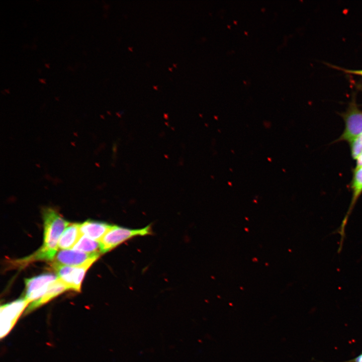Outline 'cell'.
I'll return each instance as SVG.
<instances>
[{
  "label": "cell",
  "mask_w": 362,
  "mask_h": 362,
  "mask_svg": "<svg viewBox=\"0 0 362 362\" xmlns=\"http://www.w3.org/2000/svg\"><path fill=\"white\" fill-rule=\"evenodd\" d=\"M150 226L141 229H130L117 225H112L103 237L99 241L101 253L107 252L123 242L138 236L151 233Z\"/></svg>",
  "instance_id": "2"
},
{
  "label": "cell",
  "mask_w": 362,
  "mask_h": 362,
  "mask_svg": "<svg viewBox=\"0 0 362 362\" xmlns=\"http://www.w3.org/2000/svg\"><path fill=\"white\" fill-rule=\"evenodd\" d=\"M39 81L40 82L43 83H46L45 80L44 79H42V78H39Z\"/></svg>",
  "instance_id": "17"
},
{
  "label": "cell",
  "mask_w": 362,
  "mask_h": 362,
  "mask_svg": "<svg viewBox=\"0 0 362 362\" xmlns=\"http://www.w3.org/2000/svg\"><path fill=\"white\" fill-rule=\"evenodd\" d=\"M343 362H362V351L358 355L354 358Z\"/></svg>",
  "instance_id": "15"
},
{
  "label": "cell",
  "mask_w": 362,
  "mask_h": 362,
  "mask_svg": "<svg viewBox=\"0 0 362 362\" xmlns=\"http://www.w3.org/2000/svg\"><path fill=\"white\" fill-rule=\"evenodd\" d=\"M30 304L24 297L2 305L0 309L1 338L6 336L12 330L20 315Z\"/></svg>",
  "instance_id": "3"
},
{
  "label": "cell",
  "mask_w": 362,
  "mask_h": 362,
  "mask_svg": "<svg viewBox=\"0 0 362 362\" xmlns=\"http://www.w3.org/2000/svg\"><path fill=\"white\" fill-rule=\"evenodd\" d=\"M100 255V253H87L74 249H62L53 259L52 265L80 266L88 263H94Z\"/></svg>",
  "instance_id": "6"
},
{
  "label": "cell",
  "mask_w": 362,
  "mask_h": 362,
  "mask_svg": "<svg viewBox=\"0 0 362 362\" xmlns=\"http://www.w3.org/2000/svg\"><path fill=\"white\" fill-rule=\"evenodd\" d=\"M362 167V152L357 158L356 166L355 169Z\"/></svg>",
  "instance_id": "16"
},
{
  "label": "cell",
  "mask_w": 362,
  "mask_h": 362,
  "mask_svg": "<svg viewBox=\"0 0 362 362\" xmlns=\"http://www.w3.org/2000/svg\"><path fill=\"white\" fill-rule=\"evenodd\" d=\"M45 66L47 68H49V65L48 64H47V63L45 64Z\"/></svg>",
  "instance_id": "18"
},
{
  "label": "cell",
  "mask_w": 362,
  "mask_h": 362,
  "mask_svg": "<svg viewBox=\"0 0 362 362\" xmlns=\"http://www.w3.org/2000/svg\"><path fill=\"white\" fill-rule=\"evenodd\" d=\"M351 188L353 191V196L350 207L347 214L342 221L340 227L337 229L338 233L342 235L345 234V229L348 221V217L350 214L351 211L357 199L362 193V167L355 169Z\"/></svg>",
  "instance_id": "10"
},
{
  "label": "cell",
  "mask_w": 362,
  "mask_h": 362,
  "mask_svg": "<svg viewBox=\"0 0 362 362\" xmlns=\"http://www.w3.org/2000/svg\"><path fill=\"white\" fill-rule=\"evenodd\" d=\"M43 218L44 243L32 257L36 259L52 260L57 253L60 237L70 223L52 208L43 209Z\"/></svg>",
  "instance_id": "1"
},
{
  "label": "cell",
  "mask_w": 362,
  "mask_h": 362,
  "mask_svg": "<svg viewBox=\"0 0 362 362\" xmlns=\"http://www.w3.org/2000/svg\"><path fill=\"white\" fill-rule=\"evenodd\" d=\"M80 224L70 223L65 229L58 242V248L68 249L73 248L82 236L80 230Z\"/></svg>",
  "instance_id": "11"
},
{
  "label": "cell",
  "mask_w": 362,
  "mask_h": 362,
  "mask_svg": "<svg viewBox=\"0 0 362 362\" xmlns=\"http://www.w3.org/2000/svg\"><path fill=\"white\" fill-rule=\"evenodd\" d=\"M93 263H88L80 266L62 265H52L61 280L68 289L80 292L81 285L86 272Z\"/></svg>",
  "instance_id": "4"
},
{
  "label": "cell",
  "mask_w": 362,
  "mask_h": 362,
  "mask_svg": "<svg viewBox=\"0 0 362 362\" xmlns=\"http://www.w3.org/2000/svg\"><path fill=\"white\" fill-rule=\"evenodd\" d=\"M58 279L52 273L42 274L25 280V298L31 303L41 298L47 292L50 285Z\"/></svg>",
  "instance_id": "5"
},
{
  "label": "cell",
  "mask_w": 362,
  "mask_h": 362,
  "mask_svg": "<svg viewBox=\"0 0 362 362\" xmlns=\"http://www.w3.org/2000/svg\"><path fill=\"white\" fill-rule=\"evenodd\" d=\"M342 70L347 73L362 76V69L361 70L342 69Z\"/></svg>",
  "instance_id": "14"
},
{
  "label": "cell",
  "mask_w": 362,
  "mask_h": 362,
  "mask_svg": "<svg viewBox=\"0 0 362 362\" xmlns=\"http://www.w3.org/2000/svg\"><path fill=\"white\" fill-rule=\"evenodd\" d=\"M67 290L69 289L66 285L61 280L58 279L50 285L46 293L41 298L29 304L25 314L47 303Z\"/></svg>",
  "instance_id": "9"
},
{
  "label": "cell",
  "mask_w": 362,
  "mask_h": 362,
  "mask_svg": "<svg viewBox=\"0 0 362 362\" xmlns=\"http://www.w3.org/2000/svg\"><path fill=\"white\" fill-rule=\"evenodd\" d=\"M112 226L105 222L87 220L80 224V230L82 235L99 241Z\"/></svg>",
  "instance_id": "8"
},
{
  "label": "cell",
  "mask_w": 362,
  "mask_h": 362,
  "mask_svg": "<svg viewBox=\"0 0 362 362\" xmlns=\"http://www.w3.org/2000/svg\"><path fill=\"white\" fill-rule=\"evenodd\" d=\"M5 90L7 93H9V90L8 89H5Z\"/></svg>",
  "instance_id": "19"
},
{
  "label": "cell",
  "mask_w": 362,
  "mask_h": 362,
  "mask_svg": "<svg viewBox=\"0 0 362 362\" xmlns=\"http://www.w3.org/2000/svg\"><path fill=\"white\" fill-rule=\"evenodd\" d=\"M345 127L340 138L351 142L362 134V111L351 104L343 116Z\"/></svg>",
  "instance_id": "7"
},
{
  "label": "cell",
  "mask_w": 362,
  "mask_h": 362,
  "mask_svg": "<svg viewBox=\"0 0 362 362\" xmlns=\"http://www.w3.org/2000/svg\"><path fill=\"white\" fill-rule=\"evenodd\" d=\"M73 249L87 253H101L99 241L82 235L73 246Z\"/></svg>",
  "instance_id": "12"
},
{
  "label": "cell",
  "mask_w": 362,
  "mask_h": 362,
  "mask_svg": "<svg viewBox=\"0 0 362 362\" xmlns=\"http://www.w3.org/2000/svg\"><path fill=\"white\" fill-rule=\"evenodd\" d=\"M352 157L357 159L362 152V134L350 142Z\"/></svg>",
  "instance_id": "13"
}]
</instances>
